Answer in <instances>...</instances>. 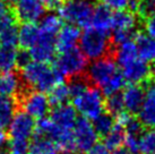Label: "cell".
Wrapping results in <instances>:
<instances>
[{"mask_svg": "<svg viewBox=\"0 0 155 154\" xmlns=\"http://www.w3.org/2000/svg\"><path fill=\"white\" fill-rule=\"evenodd\" d=\"M0 154H9L8 152H5V151H0Z\"/></svg>", "mask_w": 155, "mask_h": 154, "instance_id": "42", "label": "cell"}, {"mask_svg": "<svg viewBox=\"0 0 155 154\" xmlns=\"http://www.w3.org/2000/svg\"><path fill=\"white\" fill-rule=\"evenodd\" d=\"M152 15H155V0H138V17L143 21Z\"/></svg>", "mask_w": 155, "mask_h": 154, "instance_id": "33", "label": "cell"}, {"mask_svg": "<svg viewBox=\"0 0 155 154\" xmlns=\"http://www.w3.org/2000/svg\"><path fill=\"white\" fill-rule=\"evenodd\" d=\"M52 65L64 75L66 82L69 77L84 73L88 66V59L79 48L74 47L57 56Z\"/></svg>", "mask_w": 155, "mask_h": 154, "instance_id": "4", "label": "cell"}, {"mask_svg": "<svg viewBox=\"0 0 155 154\" xmlns=\"http://www.w3.org/2000/svg\"><path fill=\"white\" fill-rule=\"evenodd\" d=\"M142 30L146 32V34L155 38V15H152L150 17L142 21Z\"/></svg>", "mask_w": 155, "mask_h": 154, "instance_id": "36", "label": "cell"}, {"mask_svg": "<svg viewBox=\"0 0 155 154\" xmlns=\"http://www.w3.org/2000/svg\"><path fill=\"white\" fill-rule=\"evenodd\" d=\"M74 137L77 150L81 154H85L99 139L93 124L86 117H79L74 126Z\"/></svg>", "mask_w": 155, "mask_h": 154, "instance_id": "8", "label": "cell"}, {"mask_svg": "<svg viewBox=\"0 0 155 154\" xmlns=\"http://www.w3.org/2000/svg\"><path fill=\"white\" fill-rule=\"evenodd\" d=\"M0 45L14 47L18 45V24L12 25L0 32Z\"/></svg>", "mask_w": 155, "mask_h": 154, "instance_id": "32", "label": "cell"}, {"mask_svg": "<svg viewBox=\"0 0 155 154\" xmlns=\"http://www.w3.org/2000/svg\"><path fill=\"white\" fill-rule=\"evenodd\" d=\"M30 154H58V147L50 138L33 136L28 146Z\"/></svg>", "mask_w": 155, "mask_h": 154, "instance_id": "21", "label": "cell"}, {"mask_svg": "<svg viewBox=\"0 0 155 154\" xmlns=\"http://www.w3.org/2000/svg\"><path fill=\"white\" fill-rule=\"evenodd\" d=\"M40 36V28L34 23H22L18 28V45L22 49L34 47Z\"/></svg>", "mask_w": 155, "mask_h": 154, "instance_id": "20", "label": "cell"}, {"mask_svg": "<svg viewBox=\"0 0 155 154\" xmlns=\"http://www.w3.org/2000/svg\"><path fill=\"white\" fill-rule=\"evenodd\" d=\"M145 86L143 84H129L125 86L124 91V102L127 113L137 117L145 100Z\"/></svg>", "mask_w": 155, "mask_h": 154, "instance_id": "13", "label": "cell"}, {"mask_svg": "<svg viewBox=\"0 0 155 154\" xmlns=\"http://www.w3.org/2000/svg\"><path fill=\"white\" fill-rule=\"evenodd\" d=\"M17 111V103L13 96L0 94V132H7V128Z\"/></svg>", "mask_w": 155, "mask_h": 154, "instance_id": "19", "label": "cell"}, {"mask_svg": "<svg viewBox=\"0 0 155 154\" xmlns=\"http://www.w3.org/2000/svg\"><path fill=\"white\" fill-rule=\"evenodd\" d=\"M73 103L75 109L87 119H95L104 111L103 93L97 87H88L84 93L73 99Z\"/></svg>", "mask_w": 155, "mask_h": 154, "instance_id": "7", "label": "cell"}, {"mask_svg": "<svg viewBox=\"0 0 155 154\" xmlns=\"http://www.w3.org/2000/svg\"><path fill=\"white\" fill-rule=\"evenodd\" d=\"M134 43L140 59L146 62L155 61V38L139 31L134 38Z\"/></svg>", "mask_w": 155, "mask_h": 154, "instance_id": "16", "label": "cell"}, {"mask_svg": "<svg viewBox=\"0 0 155 154\" xmlns=\"http://www.w3.org/2000/svg\"><path fill=\"white\" fill-rule=\"evenodd\" d=\"M110 154H131V153L127 149H125V147H118V149L112 151V153Z\"/></svg>", "mask_w": 155, "mask_h": 154, "instance_id": "40", "label": "cell"}, {"mask_svg": "<svg viewBox=\"0 0 155 154\" xmlns=\"http://www.w3.org/2000/svg\"><path fill=\"white\" fill-rule=\"evenodd\" d=\"M111 33L100 31L94 27L84 28L79 36V49L88 60H95L105 56L114 58L116 47H113L110 38Z\"/></svg>", "mask_w": 155, "mask_h": 154, "instance_id": "2", "label": "cell"}, {"mask_svg": "<svg viewBox=\"0 0 155 154\" xmlns=\"http://www.w3.org/2000/svg\"><path fill=\"white\" fill-rule=\"evenodd\" d=\"M143 85L145 86V100L138 113V119L146 129L155 128V79H150Z\"/></svg>", "mask_w": 155, "mask_h": 154, "instance_id": "12", "label": "cell"}, {"mask_svg": "<svg viewBox=\"0 0 155 154\" xmlns=\"http://www.w3.org/2000/svg\"><path fill=\"white\" fill-rule=\"evenodd\" d=\"M95 5L93 0H64L58 9L62 21L78 27H90Z\"/></svg>", "mask_w": 155, "mask_h": 154, "instance_id": "3", "label": "cell"}, {"mask_svg": "<svg viewBox=\"0 0 155 154\" xmlns=\"http://www.w3.org/2000/svg\"><path fill=\"white\" fill-rule=\"evenodd\" d=\"M66 83H67V87H68L69 95H70L71 100L78 96V95H81L82 93H84L88 87H91L87 83L85 76H84V73L81 74V75L69 77L68 79H66Z\"/></svg>", "mask_w": 155, "mask_h": 154, "instance_id": "28", "label": "cell"}, {"mask_svg": "<svg viewBox=\"0 0 155 154\" xmlns=\"http://www.w3.org/2000/svg\"><path fill=\"white\" fill-rule=\"evenodd\" d=\"M34 118L24 111H17L9 125L8 135L15 139H31L34 135Z\"/></svg>", "mask_w": 155, "mask_h": 154, "instance_id": "11", "label": "cell"}, {"mask_svg": "<svg viewBox=\"0 0 155 154\" xmlns=\"http://www.w3.org/2000/svg\"><path fill=\"white\" fill-rule=\"evenodd\" d=\"M112 12L108 6L102 2V4L95 5L93 15H92V21H91V26L94 28H97L100 31L109 32L111 33L112 26Z\"/></svg>", "mask_w": 155, "mask_h": 154, "instance_id": "18", "label": "cell"}, {"mask_svg": "<svg viewBox=\"0 0 155 154\" xmlns=\"http://www.w3.org/2000/svg\"><path fill=\"white\" fill-rule=\"evenodd\" d=\"M14 99L17 103L18 111L26 112L36 119L47 117L51 111L48 96L39 91L31 90Z\"/></svg>", "mask_w": 155, "mask_h": 154, "instance_id": "6", "label": "cell"}, {"mask_svg": "<svg viewBox=\"0 0 155 154\" xmlns=\"http://www.w3.org/2000/svg\"><path fill=\"white\" fill-rule=\"evenodd\" d=\"M126 83L127 82L125 81V78L122 76V74L119 73V72H117L113 76L109 79L105 84H104L100 90L101 92L103 93V95H109L111 94V93H114V92H118V91H121L122 87H125L126 86Z\"/></svg>", "mask_w": 155, "mask_h": 154, "instance_id": "30", "label": "cell"}, {"mask_svg": "<svg viewBox=\"0 0 155 154\" xmlns=\"http://www.w3.org/2000/svg\"><path fill=\"white\" fill-rule=\"evenodd\" d=\"M13 9L14 8H12V7L9 6V4H7L6 1L0 0V18L6 16L7 14L12 13V12H13Z\"/></svg>", "mask_w": 155, "mask_h": 154, "instance_id": "39", "label": "cell"}, {"mask_svg": "<svg viewBox=\"0 0 155 154\" xmlns=\"http://www.w3.org/2000/svg\"><path fill=\"white\" fill-rule=\"evenodd\" d=\"M64 26V21L61 19L60 16H58L56 14H48L42 17L41 23H40V31L49 33V34L57 35L61 30V27Z\"/></svg>", "mask_w": 155, "mask_h": 154, "instance_id": "27", "label": "cell"}, {"mask_svg": "<svg viewBox=\"0 0 155 154\" xmlns=\"http://www.w3.org/2000/svg\"><path fill=\"white\" fill-rule=\"evenodd\" d=\"M17 70L26 86L42 93H49L56 85L65 83L64 75L52 64L34 61Z\"/></svg>", "mask_w": 155, "mask_h": 154, "instance_id": "1", "label": "cell"}, {"mask_svg": "<svg viewBox=\"0 0 155 154\" xmlns=\"http://www.w3.org/2000/svg\"><path fill=\"white\" fill-rule=\"evenodd\" d=\"M85 154H109V150L103 143L96 142Z\"/></svg>", "mask_w": 155, "mask_h": 154, "instance_id": "38", "label": "cell"}, {"mask_svg": "<svg viewBox=\"0 0 155 154\" xmlns=\"http://www.w3.org/2000/svg\"><path fill=\"white\" fill-rule=\"evenodd\" d=\"M14 12L18 23H35L44 16L47 7L43 0H18Z\"/></svg>", "mask_w": 155, "mask_h": 154, "instance_id": "9", "label": "cell"}, {"mask_svg": "<svg viewBox=\"0 0 155 154\" xmlns=\"http://www.w3.org/2000/svg\"><path fill=\"white\" fill-rule=\"evenodd\" d=\"M104 111L112 115L114 118L125 112V102H124V92L118 91L114 93L107 95L104 99Z\"/></svg>", "mask_w": 155, "mask_h": 154, "instance_id": "24", "label": "cell"}, {"mask_svg": "<svg viewBox=\"0 0 155 154\" xmlns=\"http://www.w3.org/2000/svg\"><path fill=\"white\" fill-rule=\"evenodd\" d=\"M117 72L118 67L114 58L112 56H105L95 59L90 66H87L84 76L90 86L101 89Z\"/></svg>", "mask_w": 155, "mask_h": 154, "instance_id": "5", "label": "cell"}, {"mask_svg": "<svg viewBox=\"0 0 155 154\" xmlns=\"http://www.w3.org/2000/svg\"><path fill=\"white\" fill-rule=\"evenodd\" d=\"M129 1H131V0H129Z\"/></svg>", "mask_w": 155, "mask_h": 154, "instance_id": "43", "label": "cell"}, {"mask_svg": "<svg viewBox=\"0 0 155 154\" xmlns=\"http://www.w3.org/2000/svg\"><path fill=\"white\" fill-rule=\"evenodd\" d=\"M114 125H116V118L105 111L101 112L95 119H93V127L97 136L101 138H103L113 128Z\"/></svg>", "mask_w": 155, "mask_h": 154, "instance_id": "25", "label": "cell"}, {"mask_svg": "<svg viewBox=\"0 0 155 154\" xmlns=\"http://www.w3.org/2000/svg\"><path fill=\"white\" fill-rule=\"evenodd\" d=\"M81 36V31L78 26L68 24L61 27L56 38V48L57 52H65L76 45L77 41Z\"/></svg>", "mask_w": 155, "mask_h": 154, "instance_id": "15", "label": "cell"}, {"mask_svg": "<svg viewBox=\"0 0 155 154\" xmlns=\"http://www.w3.org/2000/svg\"><path fill=\"white\" fill-rule=\"evenodd\" d=\"M126 139V132L124 126L118 124L116 121V125L113 128L103 137L104 145L108 147V150H116L118 147H121L122 144H125Z\"/></svg>", "mask_w": 155, "mask_h": 154, "instance_id": "23", "label": "cell"}, {"mask_svg": "<svg viewBox=\"0 0 155 154\" xmlns=\"http://www.w3.org/2000/svg\"><path fill=\"white\" fill-rule=\"evenodd\" d=\"M30 142L27 139H15L10 138L8 153L9 154H27Z\"/></svg>", "mask_w": 155, "mask_h": 154, "instance_id": "34", "label": "cell"}, {"mask_svg": "<svg viewBox=\"0 0 155 154\" xmlns=\"http://www.w3.org/2000/svg\"><path fill=\"white\" fill-rule=\"evenodd\" d=\"M154 154H155V153H154Z\"/></svg>", "mask_w": 155, "mask_h": 154, "instance_id": "44", "label": "cell"}, {"mask_svg": "<svg viewBox=\"0 0 155 154\" xmlns=\"http://www.w3.org/2000/svg\"><path fill=\"white\" fill-rule=\"evenodd\" d=\"M22 85V78L17 69H13L10 72H2V74H0V94L1 95L15 96Z\"/></svg>", "mask_w": 155, "mask_h": 154, "instance_id": "17", "label": "cell"}, {"mask_svg": "<svg viewBox=\"0 0 155 154\" xmlns=\"http://www.w3.org/2000/svg\"><path fill=\"white\" fill-rule=\"evenodd\" d=\"M48 99H49V103H50L51 109L52 108L58 107V105H61V104L68 103L69 99H70V95H69V91H68V87H67V84L60 83V84L56 85L50 92H49Z\"/></svg>", "mask_w": 155, "mask_h": 154, "instance_id": "26", "label": "cell"}, {"mask_svg": "<svg viewBox=\"0 0 155 154\" xmlns=\"http://www.w3.org/2000/svg\"><path fill=\"white\" fill-rule=\"evenodd\" d=\"M137 49L134 41H128L118 45L114 51V60L120 67H124L137 58Z\"/></svg>", "mask_w": 155, "mask_h": 154, "instance_id": "22", "label": "cell"}, {"mask_svg": "<svg viewBox=\"0 0 155 154\" xmlns=\"http://www.w3.org/2000/svg\"><path fill=\"white\" fill-rule=\"evenodd\" d=\"M4 1H6V2H7V4H9V5H13V4L15 5L18 0H4Z\"/></svg>", "mask_w": 155, "mask_h": 154, "instance_id": "41", "label": "cell"}, {"mask_svg": "<svg viewBox=\"0 0 155 154\" xmlns=\"http://www.w3.org/2000/svg\"><path fill=\"white\" fill-rule=\"evenodd\" d=\"M32 57L31 52L27 49L19 48L16 52V61H15V69H22L31 62Z\"/></svg>", "mask_w": 155, "mask_h": 154, "instance_id": "35", "label": "cell"}, {"mask_svg": "<svg viewBox=\"0 0 155 154\" xmlns=\"http://www.w3.org/2000/svg\"><path fill=\"white\" fill-rule=\"evenodd\" d=\"M105 6H108L110 9L114 10H120V9H126L128 7L129 0H102Z\"/></svg>", "mask_w": 155, "mask_h": 154, "instance_id": "37", "label": "cell"}, {"mask_svg": "<svg viewBox=\"0 0 155 154\" xmlns=\"http://www.w3.org/2000/svg\"><path fill=\"white\" fill-rule=\"evenodd\" d=\"M139 152L140 154L155 153V128L144 132L139 141Z\"/></svg>", "mask_w": 155, "mask_h": 154, "instance_id": "31", "label": "cell"}, {"mask_svg": "<svg viewBox=\"0 0 155 154\" xmlns=\"http://www.w3.org/2000/svg\"><path fill=\"white\" fill-rule=\"evenodd\" d=\"M49 115H50V119L54 124L58 125L61 128L66 129H73L77 120L76 109L69 103L52 108Z\"/></svg>", "mask_w": 155, "mask_h": 154, "instance_id": "14", "label": "cell"}, {"mask_svg": "<svg viewBox=\"0 0 155 154\" xmlns=\"http://www.w3.org/2000/svg\"><path fill=\"white\" fill-rule=\"evenodd\" d=\"M57 36L40 31V36L34 47L31 48V57L38 62L50 64L56 59L57 48H56Z\"/></svg>", "mask_w": 155, "mask_h": 154, "instance_id": "10", "label": "cell"}, {"mask_svg": "<svg viewBox=\"0 0 155 154\" xmlns=\"http://www.w3.org/2000/svg\"><path fill=\"white\" fill-rule=\"evenodd\" d=\"M16 52L17 49L14 47H6V45L0 47V70L10 72L15 69Z\"/></svg>", "mask_w": 155, "mask_h": 154, "instance_id": "29", "label": "cell"}]
</instances>
